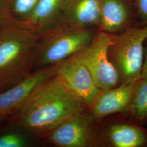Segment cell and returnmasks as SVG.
Segmentation results:
<instances>
[{"label": "cell", "instance_id": "cell-1", "mask_svg": "<svg viewBox=\"0 0 147 147\" xmlns=\"http://www.w3.org/2000/svg\"><path fill=\"white\" fill-rule=\"evenodd\" d=\"M85 105L55 74L32 93L12 118L27 130L45 136L63 121L84 111Z\"/></svg>", "mask_w": 147, "mask_h": 147}, {"label": "cell", "instance_id": "cell-2", "mask_svg": "<svg viewBox=\"0 0 147 147\" xmlns=\"http://www.w3.org/2000/svg\"><path fill=\"white\" fill-rule=\"evenodd\" d=\"M38 40V33L16 21L0 29V91L30 74Z\"/></svg>", "mask_w": 147, "mask_h": 147}, {"label": "cell", "instance_id": "cell-3", "mask_svg": "<svg viewBox=\"0 0 147 147\" xmlns=\"http://www.w3.org/2000/svg\"><path fill=\"white\" fill-rule=\"evenodd\" d=\"M96 32L93 28H78L63 25L42 33L44 37L37 44L34 65L44 68L72 56L87 46Z\"/></svg>", "mask_w": 147, "mask_h": 147}, {"label": "cell", "instance_id": "cell-4", "mask_svg": "<svg viewBox=\"0 0 147 147\" xmlns=\"http://www.w3.org/2000/svg\"><path fill=\"white\" fill-rule=\"evenodd\" d=\"M147 40V25L129 27L111 34L109 56L119 74L121 83L141 79L144 61V43Z\"/></svg>", "mask_w": 147, "mask_h": 147}, {"label": "cell", "instance_id": "cell-5", "mask_svg": "<svg viewBox=\"0 0 147 147\" xmlns=\"http://www.w3.org/2000/svg\"><path fill=\"white\" fill-rule=\"evenodd\" d=\"M111 34L99 30L89 44L74 55L89 70L101 90L118 86L120 78L109 56Z\"/></svg>", "mask_w": 147, "mask_h": 147}, {"label": "cell", "instance_id": "cell-6", "mask_svg": "<svg viewBox=\"0 0 147 147\" xmlns=\"http://www.w3.org/2000/svg\"><path fill=\"white\" fill-rule=\"evenodd\" d=\"M55 73L85 105H92L101 91L89 70L74 55L56 64Z\"/></svg>", "mask_w": 147, "mask_h": 147}, {"label": "cell", "instance_id": "cell-7", "mask_svg": "<svg viewBox=\"0 0 147 147\" xmlns=\"http://www.w3.org/2000/svg\"><path fill=\"white\" fill-rule=\"evenodd\" d=\"M55 74V65L40 69L0 91V122L14 115L32 93Z\"/></svg>", "mask_w": 147, "mask_h": 147}, {"label": "cell", "instance_id": "cell-8", "mask_svg": "<svg viewBox=\"0 0 147 147\" xmlns=\"http://www.w3.org/2000/svg\"><path fill=\"white\" fill-rule=\"evenodd\" d=\"M90 127V119L82 111L63 121L45 136L57 147H87L93 141Z\"/></svg>", "mask_w": 147, "mask_h": 147}, {"label": "cell", "instance_id": "cell-9", "mask_svg": "<svg viewBox=\"0 0 147 147\" xmlns=\"http://www.w3.org/2000/svg\"><path fill=\"white\" fill-rule=\"evenodd\" d=\"M137 82H124L119 86L101 90L90 105L93 117L101 119L114 113L128 110Z\"/></svg>", "mask_w": 147, "mask_h": 147}, {"label": "cell", "instance_id": "cell-10", "mask_svg": "<svg viewBox=\"0 0 147 147\" xmlns=\"http://www.w3.org/2000/svg\"><path fill=\"white\" fill-rule=\"evenodd\" d=\"M135 18L130 0H101L99 30L115 34L129 27Z\"/></svg>", "mask_w": 147, "mask_h": 147}, {"label": "cell", "instance_id": "cell-11", "mask_svg": "<svg viewBox=\"0 0 147 147\" xmlns=\"http://www.w3.org/2000/svg\"><path fill=\"white\" fill-rule=\"evenodd\" d=\"M101 0H63L62 25L78 28L98 27Z\"/></svg>", "mask_w": 147, "mask_h": 147}, {"label": "cell", "instance_id": "cell-12", "mask_svg": "<svg viewBox=\"0 0 147 147\" xmlns=\"http://www.w3.org/2000/svg\"><path fill=\"white\" fill-rule=\"evenodd\" d=\"M63 0H39L31 13L18 22L23 26L42 34L51 29L62 11Z\"/></svg>", "mask_w": 147, "mask_h": 147}, {"label": "cell", "instance_id": "cell-13", "mask_svg": "<svg viewBox=\"0 0 147 147\" xmlns=\"http://www.w3.org/2000/svg\"><path fill=\"white\" fill-rule=\"evenodd\" d=\"M107 137L111 144L116 147H139L147 142L146 134L137 127L118 124L109 129Z\"/></svg>", "mask_w": 147, "mask_h": 147}, {"label": "cell", "instance_id": "cell-14", "mask_svg": "<svg viewBox=\"0 0 147 147\" xmlns=\"http://www.w3.org/2000/svg\"><path fill=\"white\" fill-rule=\"evenodd\" d=\"M129 110L137 119L147 118V78L141 79L137 83Z\"/></svg>", "mask_w": 147, "mask_h": 147}, {"label": "cell", "instance_id": "cell-15", "mask_svg": "<svg viewBox=\"0 0 147 147\" xmlns=\"http://www.w3.org/2000/svg\"><path fill=\"white\" fill-rule=\"evenodd\" d=\"M28 145L26 138L17 132H9L0 136V147H25Z\"/></svg>", "mask_w": 147, "mask_h": 147}, {"label": "cell", "instance_id": "cell-16", "mask_svg": "<svg viewBox=\"0 0 147 147\" xmlns=\"http://www.w3.org/2000/svg\"><path fill=\"white\" fill-rule=\"evenodd\" d=\"M38 1L39 0H14L13 10L16 15L25 18L34 9Z\"/></svg>", "mask_w": 147, "mask_h": 147}, {"label": "cell", "instance_id": "cell-17", "mask_svg": "<svg viewBox=\"0 0 147 147\" xmlns=\"http://www.w3.org/2000/svg\"><path fill=\"white\" fill-rule=\"evenodd\" d=\"M132 5L140 25H147V0H132Z\"/></svg>", "mask_w": 147, "mask_h": 147}, {"label": "cell", "instance_id": "cell-18", "mask_svg": "<svg viewBox=\"0 0 147 147\" xmlns=\"http://www.w3.org/2000/svg\"><path fill=\"white\" fill-rule=\"evenodd\" d=\"M3 0H0V29L13 22Z\"/></svg>", "mask_w": 147, "mask_h": 147}, {"label": "cell", "instance_id": "cell-19", "mask_svg": "<svg viewBox=\"0 0 147 147\" xmlns=\"http://www.w3.org/2000/svg\"><path fill=\"white\" fill-rule=\"evenodd\" d=\"M144 58L142 67V73L141 79L147 78V44L144 49Z\"/></svg>", "mask_w": 147, "mask_h": 147}, {"label": "cell", "instance_id": "cell-20", "mask_svg": "<svg viewBox=\"0 0 147 147\" xmlns=\"http://www.w3.org/2000/svg\"><path fill=\"white\" fill-rule=\"evenodd\" d=\"M130 1H131L132 2V0H130Z\"/></svg>", "mask_w": 147, "mask_h": 147}]
</instances>
